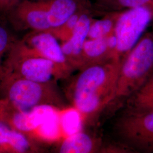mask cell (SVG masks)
<instances>
[{
  "mask_svg": "<svg viewBox=\"0 0 153 153\" xmlns=\"http://www.w3.org/2000/svg\"><path fill=\"white\" fill-rule=\"evenodd\" d=\"M43 96V89L40 83L27 79L18 80L11 86L9 97L21 111H28L36 106Z\"/></svg>",
  "mask_w": 153,
  "mask_h": 153,
  "instance_id": "cell-8",
  "label": "cell"
},
{
  "mask_svg": "<svg viewBox=\"0 0 153 153\" xmlns=\"http://www.w3.org/2000/svg\"><path fill=\"white\" fill-rule=\"evenodd\" d=\"M7 143L19 152H24L28 148V142L26 138L22 134L16 131H10Z\"/></svg>",
  "mask_w": 153,
  "mask_h": 153,
  "instance_id": "cell-18",
  "label": "cell"
},
{
  "mask_svg": "<svg viewBox=\"0 0 153 153\" xmlns=\"http://www.w3.org/2000/svg\"><path fill=\"white\" fill-rule=\"evenodd\" d=\"M57 130V117L52 110L40 126V131L44 137H53Z\"/></svg>",
  "mask_w": 153,
  "mask_h": 153,
  "instance_id": "cell-17",
  "label": "cell"
},
{
  "mask_svg": "<svg viewBox=\"0 0 153 153\" xmlns=\"http://www.w3.org/2000/svg\"><path fill=\"white\" fill-rule=\"evenodd\" d=\"M93 6H94V5H91L82 8L71 16L60 27L51 30V31H49V33H52L56 38L60 39L62 41H63V42L68 40L71 37L73 31L76 26L78 21L82 13Z\"/></svg>",
  "mask_w": 153,
  "mask_h": 153,
  "instance_id": "cell-16",
  "label": "cell"
},
{
  "mask_svg": "<svg viewBox=\"0 0 153 153\" xmlns=\"http://www.w3.org/2000/svg\"><path fill=\"white\" fill-rule=\"evenodd\" d=\"M123 114L146 115L153 113V73L142 86L126 100Z\"/></svg>",
  "mask_w": 153,
  "mask_h": 153,
  "instance_id": "cell-9",
  "label": "cell"
},
{
  "mask_svg": "<svg viewBox=\"0 0 153 153\" xmlns=\"http://www.w3.org/2000/svg\"><path fill=\"white\" fill-rule=\"evenodd\" d=\"M52 111L48 105H36L28 111H21L16 114L13 118V124L20 131H32L42 124Z\"/></svg>",
  "mask_w": 153,
  "mask_h": 153,
  "instance_id": "cell-13",
  "label": "cell"
},
{
  "mask_svg": "<svg viewBox=\"0 0 153 153\" xmlns=\"http://www.w3.org/2000/svg\"><path fill=\"white\" fill-rule=\"evenodd\" d=\"M119 143L136 153H153V113L122 114L113 127Z\"/></svg>",
  "mask_w": 153,
  "mask_h": 153,
  "instance_id": "cell-5",
  "label": "cell"
},
{
  "mask_svg": "<svg viewBox=\"0 0 153 153\" xmlns=\"http://www.w3.org/2000/svg\"><path fill=\"white\" fill-rule=\"evenodd\" d=\"M152 2H153V0H152Z\"/></svg>",
  "mask_w": 153,
  "mask_h": 153,
  "instance_id": "cell-22",
  "label": "cell"
},
{
  "mask_svg": "<svg viewBox=\"0 0 153 153\" xmlns=\"http://www.w3.org/2000/svg\"><path fill=\"white\" fill-rule=\"evenodd\" d=\"M153 73V28L122 61L115 95L107 109H119Z\"/></svg>",
  "mask_w": 153,
  "mask_h": 153,
  "instance_id": "cell-3",
  "label": "cell"
},
{
  "mask_svg": "<svg viewBox=\"0 0 153 153\" xmlns=\"http://www.w3.org/2000/svg\"><path fill=\"white\" fill-rule=\"evenodd\" d=\"M16 49L38 55L59 65H63L68 61L58 39L49 32L35 31L23 43L17 44Z\"/></svg>",
  "mask_w": 153,
  "mask_h": 153,
  "instance_id": "cell-6",
  "label": "cell"
},
{
  "mask_svg": "<svg viewBox=\"0 0 153 153\" xmlns=\"http://www.w3.org/2000/svg\"><path fill=\"white\" fill-rule=\"evenodd\" d=\"M93 5L103 13L125 11L140 6H147L153 10L152 0H93Z\"/></svg>",
  "mask_w": 153,
  "mask_h": 153,
  "instance_id": "cell-15",
  "label": "cell"
},
{
  "mask_svg": "<svg viewBox=\"0 0 153 153\" xmlns=\"http://www.w3.org/2000/svg\"><path fill=\"white\" fill-rule=\"evenodd\" d=\"M10 35L7 30L0 25V53L8 47L10 43Z\"/></svg>",
  "mask_w": 153,
  "mask_h": 153,
  "instance_id": "cell-20",
  "label": "cell"
},
{
  "mask_svg": "<svg viewBox=\"0 0 153 153\" xmlns=\"http://www.w3.org/2000/svg\"><path fill=\"white\" fill-rule=\"evenodd\" d=\"M122 11L105 12L100 19H93L90 26L88 39L103 38L114 32L117 21Z\"/></svg>",
  "mask_w": 153,
  "mask_h": 153,
  "instance_id": "cell-14",
  "label": "cell"
},
{
  "mask_svg": "<svg viewBox=\"0 0 153 153\" xmlns=\"http://www.w3.org/2000/svg\"><path fill=\"white\" fill-rule=\"evenodd\" d=\"M112 56L113 53L109 48L107 37L87 39L82 47L83 68L112 59Z\"/></svg>",
  "mask_w": 153,
  "mask_h": 153,
  "instance_id": "cell-12",
  "label": "cell"
},
{
  "mask_svg": "<svg viewBox=\"0 0 153 153\" xmlns=\"http://www.w3.org/2000/svg\"><path fill=\"white\" fill-rule=\"evenodd\" d=\"M104 13L99 11L95 6L83 11L79 17L71 37L63 42L61 48L68 61L82 69V47L88 39V33L94 14Z\"/></svg>",
  "mask_w": 153,
  "mask_h": 153,
  "instance_id": "cell-7",
  "label": "cell"
},
{
  "mask_svg": "<svg viewBox=\"0 0 153 153\" xmlns=\"http://www.w3.org/2000/svg\"><path fill=\"white\" fill-rule=\"evenodd\" d=\"M57 65L55 62L42 57H33L23 62L22 75L26 79L39 83L49 82L56 74Z\"/></svg>",
  "mask_w": 153,
  "mask_h": 153,
  "instance_id": "cell-10",
  "label": "cell"
},
{
  "mask_svg": "<svg viewBox=\"0 0 153 153\" xmlns=\"http://www.w3.org/2000/svg\"><path fill=\"white\" fill-rule=\"evenodd\" d=\"M11 130L3 123L0 122V143H6L8 142Z\"/></svg>",
  "mask_w": 153,
  "mask_h": 153,
  "instance_id": "cell-21",
  "label": "cell"
},
{
  "mask_svg": "<svg viewBox=\"0 0 153 153\" xmlns=\"http://www.w3.org/2000/svg\"><path fill=\"white\" fill-rule=\"evenodd\" d=\"M21 0H0V19L6 18Z\"/></svg>",
  "mask_w": 153,
  "mask_h": 153,
  "instance_id": "cell-19",
  "label": "cell"
},
{
  "mask_svg": "<svg viewBox=\"0 0 153 153\" xmlns=\"http://www.w3.org/2000/svg\"><path fill=\"white\" fill-rule=\"evenodd\" d=\"M103 146L100 138L85 131L76 132L64 141L60 148L61 153L101 152Z\"/></svg>",
  "mask_w": 153,
  "mask_h": 153,
  "instance_id": "cell-11",
  "label": "cell"
},
{
  "mask_svg": "<svg viewBox=\"0 0 153 153\" xmlns=\"http://www.w3.org/2000/svg\"><path fill=\"white\" fill-rule=\"evenodd\" d=\"M153 22V10L147 6L122 11L114 30L117 46L113 59L123 60Z\"/></svg>",
  "mask_w": 153,
  "mask_h": 153,
  "instance_id": "cell-4",
  "label": "cell"
},
{
  "mask_svg": "<svg viewBox=\"0 0 153 153\" xmlns=\"http://www.w3.org/2000/svg\"><path fill=\"white\" fill-rule=\"evenodd\" d=\"M121 61L112 59L81 69L72 88V102L84 121L106 110L115 95Z\"/></svg>",
  "mask_w": 153,
  "mask_h": 153,
  "instance_id": "cell-1",
  "label": "cell"
},
{
  "mask_svg": "<svg viewBox=\"0 0 153 153\" xmlns=\"http://www.w3.org/2000/svg\"></svg>",
  "mask_w": 153,
  "mask_h": 153,
  "instance_id": "cell-23",
  "label": "cell"
},
{
  "mask_svg": "<svg viewBox=\"0 0 153 153\" xmlns=\"http://www.w3.org/2000/svg\"><path fill=\"white\" fill-rule=\"evenodd\" d=\"M91 5L89 0H21L6 18L18 27L49 32Z\"/></svg>",
  "mask_w": 153,
  "mask_h": 153,
  "instance_id": "cell-2",
  "label": "cell"
}]
</instances>
